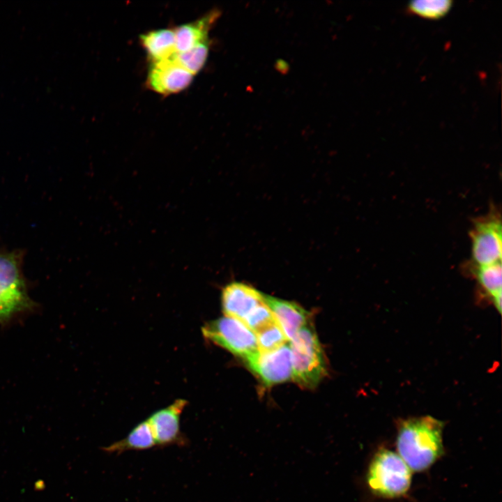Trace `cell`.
<instances>
[{
  "mask_svg": "<svg viewBox=\"0 0 502 502\" xmlns=\"http://www.w3.org/2000/svg\"><path fill=\"white\" fill-rule=\"evenodd\" d=\"M443 427L442 421L430 416L397 423V453L412 471H426L442 457Z\"/></svg>",
  "mask_w": 502,
  "mask_h": 502,
  "instance_id": "6da1fadb",
  "label": "cell"
},
{
  "mask_svg": "<svg viewBox=\"0 0 502 502\" xmlns=\"http://www.w3.org/2000/svg\"><path fill=\"white\" fill-rule=\"evenodd\" d=\"M411 472L397 452L382 448L374 453L370 461L365 482L368 489L379 497L398 498L409 491L411 484Z\"/></svg>",
  "mask_w": 502,
  "mask_h": 502,
  "instance_id": "7a4b0ae2",
  "label": "cell"
},
{
  "mask_svg": "<svg viewBox=\"0 0 502 502\" xmlns=\"http://www.w3.org/2000/svg\"><path fill=\"white\" fill-rule=\"evenodd\" d=\"M22 259L20 250L0 252V324L34 307L22 273Z\"/></svg>",
  "mask_w": 502,
  "mask_h": 502,
  "instance_id": "3957f363",
  "label": "cell"
},
{
  "mask_svg": "<svg viewBox=\"0 0 502 502\" xmlns=\"http://www.w3.org/2000/svg\"><path fill=\"white\" fill-rule=\"evenodd\" d=\"M289 347L292 378L305 388L316 387L327 371L323 349L311 324L297 332Z\"/></svg>",
  "mask_w": 502,
  "mask_h": 502,
  "instance_id": "277c9868",
  "label": "cell"
},
{
  "mask_svg": "<svg viewBox=\"0 0 502 502\" xmlns=\"http://www.w3.org/2000/svg\"><path fill=\"white\" fill-rule=\"evenodd\" d=\"M201 333L207 340L241 358L248 367L260 355L256 335L236 319L225 317L211 320L202 326Z\"/></svg>",
  "mask_w": 502,
  "mask_h": 502,
  "instance_id": "5b68a950",
  "label": "cell"
},
{
  "mask_svg": "<svg viewBox=\"0 0 502 502\" xmlns=\"http://www.w3.org/2000/svg\"><path fill=\"white\" fill-rule=\"evenodd\" d=\"M471 257L474 266L501 262V220L494 210L478 219L470 233Z\"/></svg>",
  "mask_w": 502,
  "mask_h": 502,
  "instance_id": "8992f818",
  "label": "cell"
},
{
  "mask_svg": "<svg viewBox=\"0 0 502 502\" xmlns=\"http://www.w3.org/2000/svg\"><path fill=\"white\" fill-rule=\"evenodd\" d=\"M194 75L181 66L173 56L151 62L146 75L147 87L156 93L168 96L189 86Z\"/></svg>",
  "mask_w": 502,
  "mask_h": 502,
  "instance_id": "52a82bcc",
  "label": "cell"
},
{
  "mask_svg": "<svg viewBox=\"0 0 502 502\" xmlns=\"http://www.w3.org/2000/svg\"><path fill=\"white\" fill-rule=\"evenodd\" d=\"M248 367L268 386L289 380L292 377L289 345L284 344L273 351L260 353Z\"/></svg>",
  "mask_w": 502,
  "mask_h": 502,
  "instance_id": "ba28073f",
  "label": "cell"
},
{
  "mask_svg": "<svg viewBox=\"0 0 502 502\" xmlns=\"http://www.w3.org/2000/svg\"><path fill=\"white\" fill-rule=\"evenodd\" d=\"M188 402L178 399L174 403L153 413L147 420L156 446L183 442L180 430V416Z\"/></svg>",
  "mask_w": 502,
  "mask_h": 502,
  "instance_id": "9c48e42d",
  "label": "cell"
},
{
  "mask_svg": "<svg viewBox=\"0 0 502 502\" xmlns=\"http://www.w3.org/2000/svg\"><path fill=\"white\" fill-rule=\"evenodd\" d=\"M264 303V294L248 284L234 282L222 292V306L227 317L242 322L258 305Z\"/></svg>",
  "mask_w": 502,
  "mask_h": 502,
  "instance_id": "30bf717a",
  "label": "cell"
},
{
  "mask_svg": "<svg viewBox=\"0 0 502 502\" xmlns=\"http://www.w3.org/2000/svg\"><path fill=\"white\" fill-rule=\"evenodd\" d=\"M264 301L288 340L308 324L307 312L298 304L265 294Z\"/></svg>",
  "mask_w": 502,
  "mask_h": 502,
  "instance_id": "8fae6325",
  "label": "cell"
},
{
  "mask_svg": "<svg viewBox=\"0 0 502 502\" xmlns=\"http://www.w3.org/2000/svg\"><path fill=\"white\" fill-rule=\"evenodd\" d=\"M220 15L219 10H213L196 20L175 28L176 52L187 51L201 43L208 41V32Z\"/></svg>",
  "mask_w": 502,
  "mask_h": 502,
  "instance_id": "7c38bea8",
  "label": "cell"
},
{
  "mask_svg": "<svg viewBox=\"0 0 502 502\" xmlns=\"http://www.w3.org/2000/svg\"><path fill=\"white\" fill-rule=\"evenodd\" d=\"M139 41L151 62L169 59L176 52L174 29L148 31L140 35Z\"/></svg>",
  "mask_w": 502,
  "mask_h": 502,
  "instance_id": "4fadbf2b",
  "label": "cell"
},
{
  "mask_svg": "<svg viewBox=\"0 0 502 502\" xmlns=\"http://www.w3.org/2000/svg\"><path fill=\"white\" fill-rule=\"evenodd\" d=\"M155 446L151 427L145 420L138 424L126 438L103 448V450L109 453H121L130 450H146Z\"/></svg>",
  "mask_w": 502,
  "mask_h": 502,
  "instance_id": "5bb4252c",
  "label": "cell"
},
{
  "mask_svg": "<svg viewBox=\"0 0 502 502\" xmlns=\"http://www.w3.org/2000/svg\"><path fill=\"white\" fill-rule=\"evenodd\" d=\"M474 273L482 289L492 297L498 312H501V262L486 266H474Z\"/></svg>",
  "mask_w": 502,
  "mask_h": 502,
  "instance_id": "9a60e30c",
  "label": "cell"
},
{
  "mask_svg": "<svg viewBox=\"0 0 502 502\" xmlns=\"http://www.w3.org/2000/svg\"><path fill=\"white\" fill-rule=\"evenodd\" d=\"M209 52V43L206 41L182 52H176L174 59L185 70L195 75L204 66Z\"/></svg>",
  "mask_w": 502,
  "mask_h": 502,
  "instance_id": "2e32d148",
  "label": "cell"
},
{
  "mask_svg": "<svg viewBox=\"0 0 502 502\" xmlns=\"http://www.w3.org/2000/svg\"><path fill=\"white\" fill-rule=\"evenodd\" d=\"M452 4L451 0H414L408 3L407 9L423 17L438 19L450 10Z\"/></svg>",
  "mask_w": 502,
  "mask_h": 502,
  "instance_id": "e0dca14e",
  "label": "cell"
},
{
  "mask_svg": "<svg viewBox=\"0 0 502 502\" xmlns=\"http://www.w3.org/2000/svg\"><path fill=\"white\" fill-rule=\"evenodd\" d=\"M254 334L261 353L273 351L286 344L288 340L276 321Z\"/></svg>",
  "mask_w": 502,
  "mask_h": 502,
  "instance_id": "ac0fdd59",
  "label": "cell"
},
{
  "mask_svg": "<svg viewBox=\"0 0 502 502\" xmlns=\"http://www.w3.org/2000/svg\"><path fill=\"white\" fill-rule=\"evenodd\" d=\"M274 321L275 319L272 312L264 303L255 307L245 317L243 323L255 333Z\"/></svg>",
  "mask_w": 502,
  "mask_h": 502,
  "instance_id": "d6986e66",
  "label": "cell"
},
{
  "mask_svg": "<svg viewBox=\"0 0 502 502\" xmlns=\"http://www.w3.org/2000/svg\"><path fill=\"white\" fill-rule=\"evenodd\" d=\"M45 487V483L42 480H37L35 482L34 488L36 490H42Z\"/></svg>",
  "mask_w": 502,
  "mask_h": 502,
  "instance_id": "ffe728a7",
  "label": "cell"
}]
</instances>
